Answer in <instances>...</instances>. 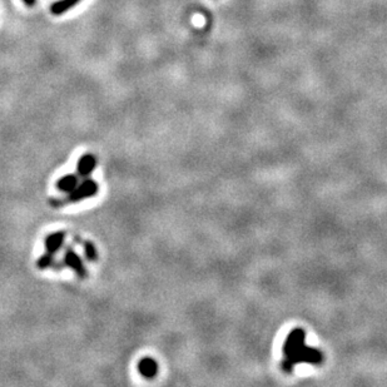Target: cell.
<instances>
[{"label": "cell", "instance_id": "obj_7", "mask_svg": "<svg viewBox=\"0 0 387 387\" xmlns=\"http://www.w3.org/2000/svg\"><path fill=\"white\" fill-rule=\"evenodd\" d=\"M79 184V178L75 174H67V176L61 177L57 182V188L58 191L63 192V193H70L72 191H74L75 187Z\"/></svg>", "mask_w": 387, "mask_h": 387}, {"label": "cell", "instance_id": "obj_3", "mask_svg": "<svg viewBox=\"0 0 387 387\" xmlns=\"http://www.w3.org/2000/svg\"><path fill=\"white\" fill-rule=\"evenodd\" d=\"M64 263L67 265V267H69L70 269L75 272V275L78 276L81 278H85L87 277V269L84 267V263L81 261V258L79 257L78 254L75 253L73 249H68L65 252V256H64Z\"/></svg>", "mask_w": 387, "mask_h": 387}, {"label": "cell", "instance_id": "obj_4", "mask_svg": "<svg viewBox=\"0 0 387 387\" xmlns=\"http://www.w3.org/2000/svg\"><path fill=\"white\" fill-rule=\"evenodd\" d=\"M97 167V159L93 154H84L77 163V172L81 177H89Z\"/></svg>", "mask_w": 387, "mask_h": 387}, {"label": "cell", "instance_id": "obj_11", "mask_svg": "<svg viewBox=\"0 0 387 387\" xmlns=\"http://www.w3.org/2000/svg\"><path fill=\"white\" fill-rule=\"evenodd\" d=\"M24 3L26 4V5L28 6H33L35 4V1H37V0H23Z\"/></svg>", "mask_w": 387, "mask_h": 387}, {"label": "cell", "instance_id": "obj_6", "mask_svg": "<svg viewBox=\"0 0 387 387\" xmlns=\"http://www.w3.org/2000/svg\"><path fill=\"white\" fill-rule=\"evenodd\" d=\"M138 370L141 375L145 379H153L154 376L158 372V365L154 361L153 358L144 357L142 358L138 364Z\"/></svg>", "mask_w": 387, "mask_h": 387}, {"label": "cell", "instance_id": "obj_9", "mask_svg": "<svg viewBox=\"0 0 387 387\" xmlns=\"http://www.w3.org/2000/svg\"><path fill=\"white\" fill-rule=\"evenodd\" d=\"M83 248H84V254H85V258H87L88 261L96 262V261L98 260V251H97L96 246H94L92 242H89V241L84 242Z\"/></svg>", "mask_w": 387, "mask_h": 387}, {"label": "cell", "instance_id": "obj_8", "mask_svg": "<svg viewBox=\"0 0 387 387\" xmlns=\"http://www.w3.org/2000/svg\"><path fill=\"white\" fill-rule=\"evenodd\" d=\"M81 0H59L52 5V13L54 15H61L65 12L70 10L75 4H78Z\"/></svg>", "mask_w": 387, "mask_h": 387}, {"label": "cell", "instance_id": "obj_5", "mask_svg": "<svg viewBox=\"0 0 387 387\" xmlns=\"http://www.w3.org/2000/svg\"><path fill=\"white\" fill-rule=\"evenodd\" d=\"M64 240H65V233L64 232H53V233L48 234L45 241H44L45 251L48 253L54 254L55 252H58L61 248Z\"/></svg>", "mask_w": 387, "mask_h": 387}, {"label": "cell", "instance_id": "obj_1", "mask_svg": "<svg viewBox=\"0 0 387 387\" xmlns=\"http://www.w3.org/2000/svg\"><path fill=\"white\" fill-rule=\"evenodd\" d=\"M285 362L283 368L292 371L293 366L302 362L308 364H320L322 361V353L316 348L305 345V333L302 329H295L289 333L283 347Z\"/></svg>", "mask_w": 387, "mask_h": 387}, {"label": "cell", "instance_id": "obj_10", "mask_svg": "<svg viewBox=\"0 0 387 387\" xmlns=\"http://www.w3.org/2000/svg\"><path fill=\"white\" fill-rule=\"evenodd\" d=\"M53 263H54V257H53V254L45 252V253H44L43 256H41L39 260L37 261V266L38 268L45 269V268H49Z\"/></svg>", "mask_w": 387, "mask_h": 387}, {"label": "cell", "instance_id": "obj_2", "mask_svg": "<svg viewBox=\"0 0 387 387\" xmlns=\"http://www.w3.org/2000/svg\"><path fill=\"white\" fill-rule=\"evenodd\" d=\"M98 189H99L98 184H97L93 179H85V181H83V182L79 183V184L75 187L74 191L68 193L65 203H77V202H81V201L83 200H87V198L96 196Z\"/></svg>", "mask_w": 387, "mask_h": 387}]
</instances>
